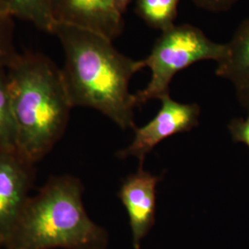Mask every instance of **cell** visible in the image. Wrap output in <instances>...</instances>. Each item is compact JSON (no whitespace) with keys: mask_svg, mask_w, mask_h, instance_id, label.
<instances>
[{"mask_svg":"<svg viewBox=\"0 0 249 249\" xmlns=\"http://www.w3.org/2000/svg\"><path fill=\"white\" fill-rule=\"evenodd\" d=\"M52 35L62 45L61 71L72 107L95 109L122 129H135L139 106L129 82L146 68L144 59L124 55L113 41L84 28L56 22Z\"/></svg>","mask_w":249,"mask_h":249,"instance_id":"obj_1","label":"cell"},{"mask_svg":"<svg viewBox=\"0 0 249 249\" xmlns=\"http://www.w3.org/2000/svg\"><path fill=\"white\" fill-rule=\"evenodd\" d=\"M17 150L36 164L62 137L72 107L62 71L44 53H18L7 69Z\"/></svg>","mask_w":249,"mask_h":249,"instance_id":"obj_2","label":"cell"},{"mask_svg":"<svg viewBox=\"0 0 249 249\" xmlns=\"http://www.w3.org/2000/svg\"><path fill=\"white\" fill-rule=\"evenodd\" d=\"M83 191L71 175L49 178L29 197L4 249H107L108 232L89 219Z\"/></svg>","mask_w":249,"mask_h":249,"instance_id":"obj_3","label":"cell"},{"mask_svg":"<svg viewBox=\"0 0 249 249\" xmlns=\"http://www.w3.org/2000/svg\"><path fill=\"white\" fill-rule=\"evenodd\" d=\"M225 51L226 44L213 42L199 28L190 24H175L161 32L144 59L151 79L145 89L136 93L138 106L169 95L170 84L178 72L203 60L218 63Z\"/></svg>","mask_w":249,"mask_h":249,"instance_id":"obj_4","label":"cell"},{"mask_svg":"<svg viewBox=\"0 0 249 249\" xmlns=\"http://www.w3.org/2000/svg\"><path fill=\"white\" fill-rule=\"evenodd\" d=\"M36 164L18 150L0 148V249H4L30 197Z\"/></svg>","mask_w":249,"mask_h":249,"instance_id":"obj_5","label":"cell"},{"mask_svg":"<svg viewBox=\"0 0 249 249\" xmlns=\"http://www.w3.org/2000/svg\"><path fill=\"white\" fill-rule=\"evenodd\" d=\"M161 107L155 117L142 127H136L133 142L117 152L124 159L135 156L142 167L146 155L163 140L176 134L187 132L198 124L200 108L196 104H182L166 95L160 99Z\"/></svg>","mask_w":249,"mask_h":249,"instance_id":"obj_6","label":"cell"},{"mask_svg":"<svg viewBox=\"0 0 249 249\" xmlns=\"http://www.w3.org/2000/svg\"><path fill=\"white\" fill-rule=\"evenodd\" d=\"M53 10L56 22L87 29L111 41L124 30L123 14L116 0H53Z\"/></svg>","mask_w":249,"mask_h":249,"instance_id":"obj_7","label":"cell"},{"mask_svg":"<svg viewBox=\"0 0 249 249\" xmlns=\"http://www.w3.org/2000/svg\"><path fill=\"white\" fill-rule=\"evenodd\" d=\"M160 178L140 167L125 178L118 192L129 217L135 249H141L142 242L155 223L156 187Z\"/></svg>","mask_w":249,"mask_h":249,"instance_id":"obj_8","label":"cell"},{"mask_svg":"<svg viewBox=\"0 0 249 249\" xmlns=\"http://www.w3.org/2000/svg\"><path fill=\"white\" fill-rule=\"evenodd\" d=\"M217 64V76L231 82L239 103L249 111V18L237 28Z\"/></svg>","mask_w":249,"mask_h":249,"instance_id":"obj_9","label":"cell"},{"mask_svg":"<svg viewBox=\"0 0 249 249\" xmlns=\"http://www.w3.org/2000/svg\"><path fill=\"white\" fill-rule=\"evenodd\" d=\"M9 15L31 22L45 33L53 34L56 20L53 0H4Z\"/></svg>","mask_w":249,"mask_h":249,"instance_id":"obj_10","label":"cell"},{"mask_svg":"<svg viewBox=\"0 0 249 249\" xmlns=\"http://www.w3.org/2000/svg\"><path fill=\"white\" fill-rule=\"evenodd\" d=\"M179 0H137L135 11L147 25L163 32L175 25Z\"/></svg>","mask_w":249,"mask_h":249,"instance_id":"obj_11","label":"cell"},{"mask_svg":"<svg viewBox=\"0 0 249 249\" xmlns=\"http://www.w3.org/2000/svg\"><path fill=\"white\" fill-rule=\"evenodd\" d=\"M0 148L17 150V128L7 69L0 67Z\"/></svg>","mask_w":249,"mask_h":249,"instance_id":"obj_12","label":"cell"},{"mask_svg":"<svg viewBox=\"0 0 249 249\" xmlns=\"http://www.w3.org/2000/svg\"><path fill=\"white\" fill-rule=\"evenodd\" d=\"M14 45L13 18L0 19V67L8 69L18 55Z\"/></svg>","mask_w":249,"mask_h":249,"instance_id":"obj_13","label":"cell"},{"mask_svg":"<svg viewBox=\"0 0 249 249\" xmlns=\"http://www.w3.org/2000/svg\"><path fill=\"white\" fill-rule=\"evenodd\" d=\"M246 118H235L228 125L231 139L235 142L246 144L249 148V111Z\"/></svg>","mask_w":249,"mask_h":249,"instance_id":"obj_14","label":"cell"},{"mask_svg":"<svg viewBox=\"0 0 249 249\" xmlns=\"http://www.w3.org/2000/svg\"><path fill=\"white\" fill-rule=\"evenodd\" d=\"M194 4L200 9L211 12H225L231 9L238 0H192Z\"/></svg>","mask_w":249,"mask_h":249,"instance_id":"obj_15","label":"cell"},{"mask_svg":"<svg viewBox=\"0 0 249 249\" xmlns=\"http://www.w3.org/2000/svg\"><path fill=\"white\" fill-rule=\"evenodd\" d=\"M132 0H116V5L118 10L124 15L125 10L128 8Z\"/></svg>","mask_w":249,"mask_h":249,"instance_id":"obj_16","label":"cell"},{"mask_svg":"<svg viewBox=\"0 0 249 249\" xmlns=\"http://www.w3.org/2000/svg\"><path fill=\"white\" fill-rule=\"evenodd\" d=\"M8 17H11V16L9 15L7 5H6L4 0H0V19L8 18Z\"/></svg>","mask_w":249,"mask_h":249,"instance_id":"obj_17","label":"cell"},{"mask_svg":"<svg viewBox=\"0 0 249 249\" xmlns=\"http://www.w3.org/2000/svg\"></svg>","mask_w":249,"mask_h":249,"instance_id":"obj_18","label":"cell"}]
</instances>
